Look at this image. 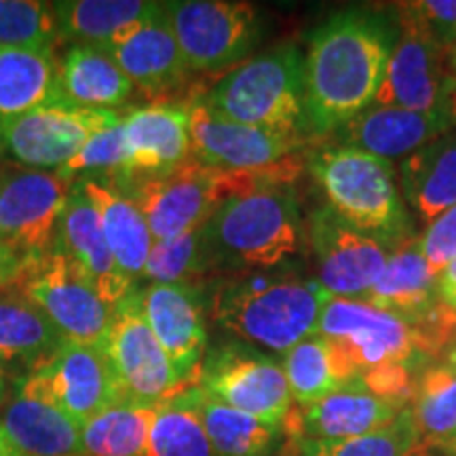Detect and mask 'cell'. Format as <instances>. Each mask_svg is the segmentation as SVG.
I'll return each instance as SVG.
<instances>
[{
  "label": "cell",
  "mask_w": 456,
  "mask_h": 456,
  "mask_svg": "<svg viewBox=\"0 0 456 456\" xmlns=\"http://www.w3.org/2000/svg\"><path fill=\"white\" fill-rule=\"evenodd\" d=\"M395 32L385 17L362 9L323 21L305 53V102L313 138L332 135L379 95Z\"/></svg>",
  "instance_id": "cell-1"
},
{
  "label": "cell",
  "mask_w": 456,
  "mask_h": 456,
  "mask_svg": "<svg viewBox=\"0 0 456 456\" xmlns=\"http://www.w3.org/2000/svg\"><path fill=\"white\" fill-rule=\"evenodd\" d=\"M330 296L317 279L256 275L224 283L212 296V319L226 332L283 355L317 334Z\"/></svg>",
  "instance_id": "cell-2"
},
{
  "label": "cell",
  "mask_w": 456,
  "mask_h": 456,
  "mask_svg": "<svg viewBox=\"0 0 456 456\" xmlns=\"http://www.w3.org/2000/svg\"><path fill=\"white\" fill-rule=\"evenodd\" d=\"M199 98L231 121L300 140L313 138L305 102V53L296 45L243 61Z\"/></svg>",
  "instance_id": "cell-3"
},
{
  "label": "cell",
  "mask_w": 456,
  "mask_h": 456,
  "mask_svg": "<svg viewBox=\"0 0 456 456\" xmlns=\"http://www.w3.org/2000/svg\"><path fill=\"white\" fill-rule=\"evenodd\" d=\"M216 269L269 271L302 248L298 199L271 186L226 199L205 222Z\"/></svg>",
  "instance_id": "cell-4"
},
{
  "label": "cell",
  "mask_w": 456,
  "mask_h": 456,
  "mask_svg": "<svg viewBox=\"0 0 456 456\" xmlns=\"http://www.w3.org/2000/svg\"><path fill=\"white\" fill-rule=\"evenodd\" d=\"M309 171L328 208L346 224L391 245L412 239V220L393 163L359 148L334 144L313 152Z\"/></svg>",
  "instance_id": "cell-5"
},
{
  "label": "cell",
  "mask_w": 456,
  "mask_h": 456,
  "mask_svg": "<svg viewBox=\"0 0 456 456\" xmlns=\"http://www.w3.org/2000/svg\"><path fill=\"white\" fill-rule=\"evenodd\" d=\"M191 72H216L243 64L262 37L258 11L232 0L163 3Z\"/></svg>",
  "instance_id": "cell-6"
},
{
  "label": "cell",
  "mask_w": 456,
  "mask_h": 456,
  "mask_svg": "<svg viewBox=\"0 0 456 456\" xmlns=\"http://www.w3.org/2000/svg\"><path fill=\"white\" fill-rule=\"evenodd\" d=\"M197 387L262 423L285 427L294 399L279 362L248 342H226L205 353Z\"/></svg>",
  "instance_id": "cell-7"
},
{
  "label": "cell",
  "mask_w": 456,
  "mask_h": 456,
  "mask_svg": "<svg viewBox=\"0 0 456 456\" xmlns=\"http://www.w3.org/2000/svg\"><path fill=\"white\" fill-rule=\"evenodd\" d=\"M125 402L159 406L186 385L142 315L138 288L114 306L104 342Z\"/></svg>",
  "instance_id": "cell-8"
},
{
  "label": "cell",
  "mask_w": 456,
  "mask_h": 456,
  "mask_svg": "<svg viewBox=\"0 0 456 456\" xmlns=\"http://www.w3.org/2000/svg\"><path fill=\"white\" fill-rule=\"evenodd\" d=\"M20 391L41 397L78 425L125 402L104 346L66 340L41 368L26 374Z\"/></svg>",
  "instance_id": "cell-9"
},
{
  "label": "cell",
  "mask_w": 456,
  "mask_h": 456,
  "mask_svg": "<svg viewBox=\"0 0 456 456\" xmlns=\"http://www.w3.org/2000/svg\"><path fill=\"white\" fill-rule=\"evenodd\" d=\"M317 334L338 345L359 376L389 363H406L425 355L423 336L406 319L376 309L368 302L330 298Z\"/></svg>",
  "instance_id": "cell-10"
},
{
  "label": "cell",
  "mask_w": 456,
  "mask_h": 456,
  "mask_svg": "<svg viewBox=\"0 0 456 456\" xmlns=\"http://www.w3.org/2000/svg\"><path fill=\"white\" fill-rule=\"evenodd\" d=\"M402 26L374 104L444 114L456 121V77L448 66V51L406 17Z\"/></svg>",
  "instance_id": "cell-11"
},
{
  "label": "cell",
  "mask_w": 456,
  "mask_h": 456,
  "mask_svg": "<svg viewBox=\"0 0 456 456\" xmlns=\"http://www.w3.org/2000/svg\"><path fill=\"white\" fill-rule=\"evenodd\" d=\"M121 118L117 110H94L57 98L7 125L3 129L4 151L21 167L57 171L89 138Z\"/></svg>",
  "instance_id": "cell-12"
},
{
  "label": "cell",
  "mask_w": 456,
  "mask_h": 456,
  "mask_svg": "<svg viewBox=\"0 0 456 456\" xmlns=\"http://www.w3.org/2000/svg\"><path fill=\"white\" fill-rule=\"evenodd\" d=\"M309 237L317 260V281L332 298L342 300H366L399 248L346 224L328 205L313 212Z\"/></svg>",
  "instance_id": "cell-13"
},
{
  "label": "cell",
  "mask_w": 456,
  "mask_h": 456,
  "mask_svg": "<svg viewBox=\"0 0 456 456\" xmlns=\"http://www.w3.org/2000/svg\"><path fill=\"white\" fill-rule=\"evenodd\" d=\"M72 186L57 171L4 165L0 171V231L4 241L34 260L53 252L57 224Z\"/></svg>",
  "instance_id": "cell-14"
},
{
  "label": "cell",
  "mask_w": 456,
  "mask_h": 456,
  "mask_svg": "<svg viewBox=\"0 0 456 456\" xmlns=\"http://www.w3.org/2000/svg\"><path fill=\"white\" fill-rule=\"evenodd\" d=\"M15 288L51 319L66 340L104 342L114 309L61 254L49 252L38 258Z\"/></svg>",
  "instance_id": "cell-15"
},
{
  "label": "cell",
  "mask_w": 456,
  "mask_h": 456,
  "mask_svg": "<svg viewBox=\"0 0 456 456\" xmlns=\"http://www.w3.org/2000/svg\"><path fill=\"white\" fill-rule=\"evenodd\" d=\"M188 106L192 159L208 167L224 171L266 169L296 157L309 142L220 117L205 106L199 95H192Z\"/></svg>",
  "instance_id": "cell-16"
},
{
  "label": "cell",
  "mask_w": 456,
  "mask_h": 456,
  "mask_svg": "<svg viewBox=\"0 0 456 456\" xmlns=\"http://www.w3.org/2000/svg\"><path fill=\"white\" fill-rule=\"evenodd\" d=\"M127 163L118 182L155 178L175 171L192 159L191 106L188 102H157L123 114Z\"/></svg>",
  "instance_id": "cell-17"
},
{
  "label": "cell",
  "mask_w": 456,
  "mask_h": 456,
  "mask_svg": "<svg viewBox=\"0 0 456 456\" xmlns=\"http://www.w3.org/2000/svg\"><path fill=\"white\" fill-rule=\"evenodd\" d=\"M140 292L142 315L186 385H197L208 353V328L199 289L191 283H148Z\"/></svg>",
  "instance_id": "cell-18"
},
{
  "label": "cell",
  "mask_w": 456,
  "mask_h": 456,
  "mask_svg": "<svg viewBox=\"0 0 456 456\" xmlns=\"http://www.w3.org/2000/svg\"><path fill=\"white\" fill-rule=\"evenodd\" d=\"M53 252L64 256L112 309L135 289L114 262L102 232L98 212L81 184H74L68 197L64 214L57 224Z\"/></svg>",
  "instance_id": "cell-19"
},
{
  "label": "cell",
  "mask_w": 456,
  "mask_h": 456,
  "mask_svg": "<svg viewBox=\"0 0 456 456\" xmlns=\"http://www.w3.org/2000/svg\"><path fill=\"white\" fill-rule=\"evenodd\" d=\"M406 408L374 395L355 379L311 406L292 410L283 429L294 440H346L393 423Z\"/></svg>",
  "instance_id": "cell-20"
},
{
  "label": "cell",
  "mask_w": 456,
  "mask_h": 456,
  "mask_svg": "<svg viewBox=\"0 0 456 456\" xmlns=\"http://www.w3.org/2000/svg\"><path fill=\"white\" fill-rule=\"evenodd\" d=\"M104 51L121 66L134 87L148 95L169 94L182 87L192 74L175 41L163 3L155 15Z\"/></svg>",
  "instance_id": "cell-21"
},
{
  "label": "cell",
  "mask_w": 456,
  "mask_h": 456,
  "mask_svg": "<svg viewBox=\"0 0 456 456\" xmlns=\"http://www.w3.org/2000/svg\"><path fill=\"white\" fill-rule=\"evenodd\" d=\"M456 127L452 117L414 112L395 106H376L357 114L353 121L336 131L340 146L359 148L385 161H402L427 142L440 138Z\"/></svg>",
  "instance_id": "cell-22"
},
{
  "label": "cell",
  "mask_w": 456,
  "mask_h": 456,
  "mask_svg": "<svg viewBox=\"0 0 456 456\" xmlns=\"http://www.w3.org/2000/svg\"><path fill=\"white\" fill-rule=\"evenodd\" d=\"M363 302L406 319L414 328L440 309V281L425 258L419 237L395 248Z\"/></svg>",
  "instance_id": "cell-23"
},
{
  "label": "cell",
  "mask_w": 456,
  "mask_h": 456,
  "mask_svg": "<svg viewBox=\"0 0 456 456\" xmlns=\"http://www.w3.org/2000/svg\"><path fill=\"white\" fill-rule=\"evenodd\" d=\"M74 184H81L85 195L94 203L114 262L123 275L135 285L140 279H144L148 256L155 245V237L148 228L144 214L140 212L134 199L118 191L110 182L87 178Z\"/></svg>",
  "instance_id": "cell-24"
},
{
  "label": "cell",
  "mask_w": 456,
  "mask_h": 456,
  "mask_svg": "<svg viewBox=\"0 0 456 456\" xmlns=\"http://www.w3.org/2000/svg\"><path fill=\"white\" fill-rule=\"evenodd\" d=\"M0 429L20 456H83V425L24 391H17L0 412Z\"/></svg>",
  "instance_id": "cell-25"
},
{
  "label": "cell",
  "mask_w": 456,
  "mask_h": 456,
  "mask_svg": "<svg viewBox=\"0 0 456 456\" xmlns=\"http://www.w3.org/2000/svg\"><path fill=\"white\" fill-rule=\"evenodd\" d=\"M60 98L53 47H0V131Z\"/></svg>",
  "instance_id": "cell-26"
},
{
  "label": "cell",
  "mask_w": 456,
  "mask_h": 456,
  "mask_svg": "<svg viewBox=\"0 0 456 456\" xmlns=\"http://www.w3.org/2000/svg\"><path fill=\"white\" fill-rule=\"evenodd\" d=\"M402 197L420 218H433L456 205V129L427 142L397 167Z\"/></svg>",
  "instance_id": "cell-27"
},
{
  "label": "cell",
  "mask_w": 456,
  "mask_h": 456,
  "mask_svg": "<svg viewBox=\"0 0 456 456\" xmlns=\"http://www.w3.org/2000/svg\"><path fill=\"white\" fill-rule=\"evenodd\" d=\"M134 83L108 51L72 45L60 60V98L68 104L117 110L134 95Z\"/></svg>",
  "instance_id": "cell-28"
},
{
  "label": "cell",
  "mask_w": 456,
  "mask_h": 456,
  "mask_svg": "<svg viewBox=\"0 0 456 456\" xmlns=\"http://www.w3.org/2000/svg\"><path fill=\"white\" fill-rule=\"evenodd\" d=\"M61 41L106 49L161 9L148 0H60L53 3Z\"/></svg>",
  "instance_id": "cell-29"
},
{
  "label": "cell",
  "mask_w": 456,
  "mask_h": 456,
  "mask_svg": "<svg viewBox=\"0 0 456 456\" xmlns=\"http://www.w3.org/2000/svg\"><path fill=\"white\" fill-rule=\"evenodd\" d=\"M279 366L288 380L296 408L311 406L359 379V372L338 345L322 334H313L283 353Z\"/></svg>",
  "instance_id": "cell-30"
},
{
  "label": "cell",
  "mask_w": 456,
  "mask_h": 456,
  "mask_svg": "<svg viewBox=\"0 0 456 456\" xmlns=\"http://www.w3.org/2000/svg\"><path fill=\"white\" fill-rule=\"evenodd\" d=\"M64 342L60 330L37 305L20 292H0V363L20 366L30 374L49 362Z\"/></svg>",
  "instance_id": "cell-31"
},
{
  "label": "cell",
  "mask_w": 456,
  "mask_h": 456,
  "mask_svg": "<svg viewBox=\"0 0 456 456\" xmlns=\"http://www.w3.org/2000/svg\"><path fill=\"white\" fill-rule=\"evenodd\" d=\"M195 399L214 456H271L285 429L226 406L195 385Z\"/></svg>",
  "instance_id": "cell-32"
},
{
  "label": "cell",
  "mask_w": 456,
  "mask_h": 456,
  "mask_svg": "<svg viewBox=\"0 0 456 456\" xmlns=\"http://www.w3.org/2000/svg\"><path fill=\"white\" fill-rule=\"evenodd\" d=\"M144 456H214L197 408L195 385L159 403Z\"/></svg>",
  "instance_id": "cell-33"
},
{
  "label": "cell",
  "mask_w": 456,
  "mask_h": 456,
  "mask_svg": "<svg viewBox=\"0 0 456 456\" xmlns=\"http://www.w3.org/2000/svg\"><path fill=\"white\" fill-rule=\"evenodd\" d=\"M157 406L118 402L81 429L83 456H144Z\"/></svg>",
  "instance_id": "cell-34"
},
{
  "label": "cell",
  "mask_w": 456,
  "mask_h": 456,
  "mask_svg": "<svg viewBox=\"0 0 456 456\" xmlns=\"http://www.w3.org/2000/svg\"><path fill=\"white\" fill-rule=\"evenodd\" d=\"M416 429L425 444L437 448L456 437V372L433 366L416 380L412 403Z\"/></svg>",
  "instance_id": "cell-35"
},
{
  "label": "cell",
  "mask_w": 456,
  "mask_h": 456,
  "mask_svg": "<svg viewBox=\"0 0 456 456\" xmlns=\"http://www.w3.org/2000/svg\"><path fill=\"white\" fill-rule=\"evenodd\" d=\"M420 437L410 406L389 425L346 440H294L298 456H412Z\"/></svg>",
  "instance_id": "cell-36"
},
{
  "label": "cell",
  "mask_w": 456,
  "mask_h": 456,
  "mask_svg": "<svg viewBox=\"0 0 456 456\" xmlns=\"http://www.w3.org/2000/svg\"><path fill=\"white\" fill-rule=\"evenodd\" d=\"M216 269L212 248L205 235V224L184 235L155 241L148 256L144 279L148 283H191Z\"/></svg>",
  "instance_id": "cell-37"
},
{
  "label": "cell",
  "mask_w": 456,
  "mask_h": 456,
  "mask_svg": "<svg viewBox=\"0 0 456 456\" xmlns=\"http://www.w3.org/2000/svg\"><path fill=\"white\" fill-rule=\"evenodd\" d=\"M60 41L53 3L0 0V47H55Z\"/></svg>",
  "instance_id": "cell-38"
},
{
  "label": "cell",
  "mask_w": 456,
  "mask_h": 456,
  "mask_svg": "<svg viewBox=\"0 0 456 456\" xmlns=\"http://www.w3.org/2000/svg\"><path fill=\"white\" fill-rule=\"evenodd\" d=\"M121 121L98 131L94 138H89L87 144L64 167L57 169V175L72 182V184L87 178L114 180L123 175L125 163H127V148H125Z\"/></svg>",
  "instance_id": "cell-39"
},
{
  "label": "cell",
  "mask_w": 456,
  "mask_h": 456,
  "mask_svg": "<svg viewBox=\"0 0 456 456\" xmlns=\"http://www.w3.org/2000/svg\"><path fill=\"white\" fill-rule=\"evenodd\" d=\"M402 15L436 38L444 49L456 43V0H423L402 4Z\"/></svg>",
  "instance_id": "cell-40"
},
{
  "label": "cell",
  "mask_w": 456,
  "mask_h": 456,
  "mask_svg": "<svg viewBox=\"0 0 456 456\" xmlns=\"http://www.w3.org/2000/svg\"><path fill=\"white\" fill-rule=\"evenodd\" d=\"M419 241L431 271L440 279V273L456 258V205L433 218Z\"/></svg>",
  "instance_id": "cell-41"
},
{
  "label": "cell",
  "mask_w": 456,
  "mask_h": 456,
  "mask_svg": "<svg viewBox=\"0 0 456 456\" xmlns=\"http://www.w3.org/2000/svg\"><path fill=\"white\" fill-rule=\"evenodd\" d=\"M359 379L368 387V391L387 399V402L399 403V406L412 403L416 380L412 379V368L406 366V363H389V366L372 368Z\"/></svg>",
  "instance_id": "cell-42"
},
{
  "label": "cell",
  "mask_w": 456,
  "mask_h": 456,
  "mask_svg": "<svg viewBox=\"0 0 456 456\" xmlns=\"http://www.w3.org/2000/svg\"><path fill=\"white\" fill-rule=\"evenodd\" d=\"M34 262L37 260L11 248L9 243H0V292L15 288Z\"/></svg>",
  "instance_id": "cell-43"
},
{
  "label": "cell",
  "mask_w": 456,
  "mask_h": 456,
  "mask_svg": "<svg viewBox=\"0 0 456 456\" xmlns=\"http://www.w3.org/2000/svg\"><path fill=\"white\" fill-rule=\"evenodd\" d=\"M437 281H440L442 305L450 309L456 302V258L440 273V279H437Z\"/></svg>",
  "instance_id": "cell-44"
},
{
  "label": "cell",
  "mask_w": 456,
  "mask_h": 456,
  "mask_svg": "<svg viewBox=\"0 0 456 456\" xmlns=\"http://www.w3.org/2000/svg\"><path fill=\"white\" fill-rule=\"evenodd\" d=\"M0 456H20V452L13 448V444L7 440L3 429H0Z\"/></svg>",
  "instance_id": "cell-45"
},
{
  "label": "cell",
  "mask_w": 456,
  "mask_h": 456,
  "mask_svg": "<svg viewBox=\"0 0 456 456\" xmlns=\"http://www.w3.org/2000/svg\"><path fill=\"white\" fill-rule=\"evenodd\" d=\"M437 450H440L444 456H456V437L446 444H442V446H437Z\"/></svg>",
  "instance_id": "cell-46"
},
{
  "label": "cell",
  "mask_w": 456,
  "mask_h": 456,
  "mask_svg": "<svg viewBox=\"0 0 456 456\" xmlns=\"http://www.w3.org/2000/svg\"><path fill=\"white\" fill-rule=\"evenodd\" d=\"M448 66H450V70H452V74L456 77V43L448 49Z\"/></svg>",
  "instance_id": "cell-47"
},
{
  "label": "cell",
  "mask_w": 456,
  "mask_h": 456,
  "mask_svg": "<svg viewBox=\"0 0 456 456\" xmlns=\"http://www.w3.org/2000/svg\"><path fill=\"white\" fill-rule=\"evenodd\" d=\"M444 366H448L450 370H454V372H456V345L452 346V349L448 351V355H446V363H444Z\"/></svg>",
  "instance_id": "cell-48"
},
{
  "label": "cell",
  "mask_w": 456,
  "mask_h": 456,
  "mask_svg": "<svg viewBox=\"0 0 456 456\" xmlns=\"http://www.w3.org/2000/svg\"><path fill=\"white\" fill-rule=\"evenodd\" d=\"M4 391H7V379H4V372H3V368H0V402H3V397H4Z\"/></svg>",
  "instance_id": "cell-49"
},
{
  "label": "cell",
  "mask_w": 456,
  "mask_h": 456,
  "mask_svg": "<svg viewBox=\"0 0 456 456\" xmlns=\"http://www.w3.org/2000/svg\"><path fill=\"white\" fill-rule=\"evenodd\" d=\"M4 155H7V151H4V140H3V131H0V171H3V167H4V163H3V159H4Z\"/></svg>",
  "instance_id": "cell-50"
},
{
  "label": "cell",
  "mask_w": 456,
  "mask_h": 456,
  "mask_svg": "<svg viewBox=\"0 0 456 456\" xmlns=\"http://www.w3.org/2000/svg\"><path fill=\"white\" fill-rule=\"evenodd\" d=\"M283 456H298V452H296V446H294V444H292V446H289V450H288V452H285Z\"/></svg>",
  "instance_id": "cell-51"
},
{
  "label": "cell",
  "mask_w": 456,
  "mask_h": 456,
  "mask_svg": "<svg viewBox=\"0 0 456 456\" xmlns=\"http://www.w3.org/2000/svg\"><path fill=\"white\" fill-rule=\"evenodd\" d=\"M450 313H452V315H454V319H456V302H454V305L452 306H450V309H448Z\"/></svg>",
  "instance_id": "cell-52"
},
{
  "label": "cell",
  "mask_w": 456,
  "mask_h": 456,
  "mask_svg": "<svg viewBox=\"0 0 456 456\" xmlns=\"http://www.w3.org/2000/svg\"><path fill=\"white\" fill-rule=\"evenodd\" d=\"M0 243H7V241H4V235H3V231H0Z\"/></svg>",
  "instance_id": "cell-53"
},
{
  "label": "cell",
  "mask_w": 456,
  "mask_h": 456,
  "mask_svg": "<svg viewBox=\"0 0 456 456\" xmlns=\"http://www.w3.org/2000/svg\"><path fill=\"white\" fill-rule=\"evenodd\" d=\"M412 456H414V454H412Z\"/></svg>",
  "instance_id": "cell-54"
}]
</instances>
